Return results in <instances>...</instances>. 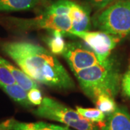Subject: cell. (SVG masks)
<instances>
[{
	"mask_svg": "<svg viewBox=\"0 0 130 130\" xmlns=\"http://www.w3.org/2000/svg\"><path fill=\"white\" fill-rule=\"evenodd\" d=\"M0 89L2 90L9 98H11L14 101L19 103L20 105L25 108H30L32 106L28 99V91L24 90L18 84L5 85L0 83Z\"/></svg>",
	"mask_w": 130,
	"mask_h": 130,
	"instance_id": "obj_11",
	"label": "cell"
},
{
	"mask_svg": "<svg viewBox=\"0 0 130 130\" xmlns=\"http://www.w3.org/2000/svg\"><path fill=\"white\" fill-rule=\"evenodd\" d=\"M84 93L95 103L101 95L116 97L121 87V74L113 59L74 73Z\"/></svg>",
	"mask_w": 130,
	"mask_h": 130,
	"instance_id": "obj_2",
	"label": "cell"
},
{
	"mask_svg": "<svg viewBox=\"0 0 130 130\" xmlns=\"http://www.w3.org/2000/svg\"><path fill=\"white\" fill-rule=\"evenodd\" d=\"M50 36L47 39V44L52 54L61 55L64 51L66 43L64 39V32L58 30H50Z\"/></svg>",
	"mask_w": 130,
	"mask_h": 130,
	"instance_id": "obj_13",
	"label": "cell"
},
{
	"mask_svg": "<svg viewBox=\"0 0 130 130\" xmlns=\"http://www.w3.org/2000/svg\"><path fill=\"white\" fill-rule=\"evenodd\" d=\"M61 55L74 73L104 62L90 47L80 43H67Z\"/></svg>",
	"mask_w": 130,
	"mask_h": 130,
	"instance_id": "obj_5",
	"label": "cell"
},
{
	"mask_svg": "<svg viewBox=\"0 0 130 130\" xmlns=\"http://www.w3.org/2000/svg\"><path fill=\"white\" fill-rule=\"evenodd\" d=\"M101 124L99 130H130L129 113L124 106H117Z\"/></svg>",
	"mask_w": 130,
	"mask_h": 130,
	"instance_id": "obj_9",
	"label": "cell"
},
{
	"mask_svg": "<svg viewBox=\"0 0 130 130\" xmlns=\"http://www.w3.org/2000/svg\"><path fill=\"white\" fill-rule=\"evenodd\" d=\"M0 83L5 85H12L16 83L15 80L5 67L0 64Z\"/></svg>",
	"mask_w": 130,
	"mask_h": 130,
	"instance_id": "obj_20",
	"label": "cell"
},
{
	"mask_svg": "<svg viewBox=\"0 0 130 130\" xmlns=\"http://www.w3.org/2000/svg\"><path fill=\"white\" fill-rule=\"evenodd\" d=\"M71 36L82 39L85 44L93 50L103 62L106 61L121 38L103 31H83L70 33Z\"/></svg>",
	"mask_w": 130,
	"mask_h": 130,
	"instance_id": "obj_7",
	"label": "cell"
},
{
	"mask_svg": "<svg viewBox=\"0 0 130 130\" xmlns=\"http://www.w3.org/2000/svg\"><path fill=\"white\" fill-rule=\"evenodd\" d=\"M76 110L83 118L93 123L102 124L106 118V116L99 109H98L97 108H89L77 106Z\"/></svg>",
	"mask_w": 130,
	"mask_h": 130,
	"instance_id": "obj_16",
	"label": "cell"
},
{
	"mask_svg": "<svg viewBox=\"0 0 130 130\" xmlns=\"http://www.w3.org/2000/svg\"><path fill=\"white\" fill-rule=\"evenodd\" d=\"M101 111H102L106 116L111 114L116 109V104L114 98L108 95H101L97 98L94 103Z\"/></svg>",
	"mask_w": 130,
	"mask_h": 130,
	"instance_id": "obj_15",
	"label": "cell"
},
{
	"mask_svg": "<svg viewBox=\"0 0 130 130\" xmlns=\"http://www.w3.org/2000/svg\"><path fill=\"white\" fill-rule=\"evenodd\" d=\"M43 0H0V11H21L34 8Z\"/></svg>",
	"mask_w": 130,
	"mask_h": 130,
	"instance_id": "obj_12",
	"label": "cell"
},
{
	"mask_svg": "<svg viewBox=\"0 0 130 130\" xmlns=\"http://www.w3.org/2000/svg\"><path fill=\"white\" fill-rule=\"evenodd\" d=\"M71 2L70 0H58L48 7L46 9L53 14L69 15Z\"/></svg>",
	"mask_w": 130,
	"mask_h": 130,
	"instance_id": "obj_17",
	"label": "cell"
},
{
	"mask_svg": "<svg viewBox=\"0 0 130 130\" xmlns=\"http://www.w3.org/2000/svg\"><path fill=\"white\" fill-rule=\"evenodd\" d=\"M94 26L121 38L130 35V0H119L98 14Z\"/></svg>",
	"mask_w": 130,
	"mask_h": 130,
	"instance_id": "obj_4",
	"label": "cell"
},
{
	"mask_svg": "<svg viewBox=\"0 0 130 130\" xmlns=\"http://www.w3.org/2000/svg\"><path fill=\"white\" fill-rule=\"evenodd\" d=\"M91 4H93L95 7L102 9L106 7V6L111 4L114 0H88Z\"/></svg>",
	"mask_w": 130,
	"mask_h": 130,
	"instance_id": "obj_22",
	"label": "cell"
},
{
	"mask_svg": "<svg viewBox=\"0 0 130 130\" xmlns=\"http://www.w3.org/2000/svg\"><path fill=\"white\" fill-rule=\"evenodd\" d=\"M14 130H72L67 126H61L39 121L35 123H22L18 121Z\"/></svg>",
	"mask_w": 130,
	"mask_h": 130,
	"instance_id": "obj_14",
	"label": "cell"
},
{
	"mask_svg": "<svg viewBox=\"0 0 130 130\" xmlns=\"http://www.w3.org/2000/svg\"><path fill=\"white\" fill-rule=\"evenodd\" d=\"M28 99L29 102L34 106L41 105L43 101L41 92L38 88H32L28 91Z\"/></svg>",
	"mask_w": 130,
	"mask_h": 130,
	"instance_id": "obj_19",
	"label": "cell"
},
{
	"mask_svg": "<svg viewBox=\"0 0 130 130\" xmlns=\"http://www.w3.org/2000/svg\"><path fill=\"white\" fill-rule=\"evenodd\" d=\"M19 28L23 30H58L64 34H68L72 30V24L69 15H59L49 12L47 9L41 14L32 19H15Z\"/></svg>",
	"mask_w": 130,
	"mask_h": 130,
	"instance_id": "obj_6",
	"label": "cell"
},
{
	"mask_svg": "<svg viewBox=\"0 0 130 130\" xmlns=\"http://www.w3.org/2000/svg\"><path fill=\"white\" fill-rule=\"evenodd\" d=\"M33 113L49 120L62 123L77 130H99V127L83 118L77 111L51 98L44 97Z\"/></svg>",
	"mask_w": 130,
	"mask_h": 130,
	"instance_id": "obj_3",
	"label": "cell"
},
{
	"mask_svg": "<svg viewBox=\"0 0 130 130\" xmlns=\"http://www.w3.org/2000/svg\"><path fill=\"white\" fill-rule=\"evenodd\" d=\"M69 17L72 24V30L70 33L90 30L91 23L90 11L88 8L74 2H71Z\"/></svg>",
	"mask_w": 130,
	"mask_h": 130,
	"instance_id": "obj_8",
	"label": "cell"
},
{
	"mask_svg": "<svg viewBox=\"0 0 130 130\" xmlns=\"http://www.w3.org/2000/svg\"><path fill=\"white\" fill-rule=\"evenodd\" d=\"M0 64L9 71V73L13 77L16 83L18 84L26 91H29L32 88H38L37 82L30 78L23 70L15 67L2 56H0Z\"/></svg>",
	"mask_w": 130,
	"mask_h": 130,
	"instance_id": "obj_10",
	"label": "cell"
},
{
	"mask_svg": "<svg viewBox=\"0 0 130 130\" xmlns=\"http://www.w3.org/2000/svg\"><path fill=\"white\" fill-rule=\"evenodd\" d=\"M18 121L14 119H9L0 123V130H14Z\"/></svg>",
	"mask_w": 130,
	"mask_h": 130,
	"instance_id": "obj_21",
	"label": "cell"
},
{
	"mask_svg": "<svg viewBox=\"0 0 130 130\" xmlns=\"http://www.w3.org/2000/svg\"><path fill=\"white\" fill-rule=\"evenodd\" d=\"M2 50L36 82L61 90L75 87L63 65L44 47L31 42L18 41L5 43Z\"/></svg>",
	"mask_w": 130,
	"mask_h": 130,
	"instance_id": "obj_1",
	"label": "cell"
},
{
	"mask_svg": "<svg viewBox=\"0 0 130 130\" xmlns=\"http://www.w3.org/2000/svg\"><path fill=\"white\" fill-rule=\"evenodd\" d=\"M121 87L123 95L130 98V62L125 73L122 76Z\"/></svg>",
	"mask_w": 130,
	"mask_h": 130,
	"instance_id": "obj_18",
	"label": "cell"
}]
</instances>
